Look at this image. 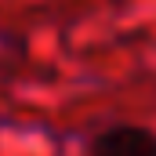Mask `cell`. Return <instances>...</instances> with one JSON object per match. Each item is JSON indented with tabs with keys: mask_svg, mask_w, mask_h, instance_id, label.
Wrapping results in <instances>:
<instances>
[{
	"mask_svg": "<svg viewBox=\"0 0 156 156\" xmlns=\"http://www.w3.org/2000/svg\"><path fill=\"white\" fill-rule=\"evenodd\" d=\"M87 156H156V131L134 120L109 123L91 138Z\"/></svg>",
	"mask_w": 156,
	"mask_h": 156,
	"instance_id": "1",
	"label": "cell"
}]
</instances>
